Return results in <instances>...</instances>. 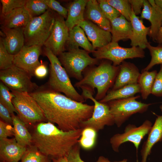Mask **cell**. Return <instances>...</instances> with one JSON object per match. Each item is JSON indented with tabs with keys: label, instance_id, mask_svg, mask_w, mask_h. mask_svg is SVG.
Listing matches in <instances>:
<instances>
[{
	"label": "cell",
	"instance_id": "cell-43",
	"mask_svg": "<svg viewBox=\"0 0 162 162\" xmlns=\"http://www.w3.org/2000/svg\"><path fill=\"white\" fill-rule=\"evenodd\" d=\"M0 117L1 120L11 125H13V120L11 113L8 109L0 103Z\"/></svg>",
	"mask_w": 162,
	"mask_h": 162
},
{
	"label": "cell",
	"instance_id": "cell-8",
	"mask_svg": "<svg viewBox=\"0 0 162 162\" xmlns=\"http://www.w3.org/2000/svg\"><path fill=\"white\" fill-rule=\"evenodd\" d=\"M140 96L112 100L106 103L112 115L114 123L120 128L133 115L146 112L151 104H146L136 99Z\"/></svg>",
	"mask_w": 162,
	"mask_h": 162
},
{
	"label": "cell",
	"instance_id": "cell-46",
	"mask_svg": "<svg viewBox=\"0 0 162 162\" xmlns=\"http://www.w3.org/2000/svg\"><path fill=\"white\" fill-rule=\"evenodd\" d=\"M96 162H128L127 159H124L120 161H111L107 158L103 156H100Z\"/></svg>",
	"mask_w": 162,
	"mask_h": 162
},
{
	"label": "cell",
	"instance_id": "cell-5",
	"mask_svg": "<svg viewBox=\"0 0 162 162\" xmlns=\"http://www.w3.org/2000/svg\"><path fill=\"white\" fill-rule=\"evenodd\" d=\"M55 14L49 9L42 15L31 19L24 29L25 45H44L54 26Z\"/></svg>",
	"mask_w": 162,
	"mask_h": 162
},
{
	"label": "cell",
	"instance_id": "cell-29",
	"mask_svg": "<svg viewBox=\"0 0 162 162\" xmlns=\"http://www.w3.org/2000/svg\"><path fill=\"white\" fill-rule=\"evenodd\" d=\"M156 70L152 71L142 70L139 77L138 83L140 86L142 98L146 99L151 92L154 81L157 74Z\"/></svg>",
	"mask_w": 162,
	"mask_h": 162
},
{
	"label": "cell",
	"instance_id": "cell-19",
	"mask_svg": "<svg viewBox=\"0 0 162 162\" xmlns=\"http://www.w3.org/2000/svg\"><path fill=\"white\" fill-rule=\"evenodd\" d=\"M130 22L132 27V34L130 39V46L145 49L149 43L147 37L149 35L150 26H145L142 20L136 15L132 10Z\"/></svg>",
	"mask_w": 162,
	"mask_h": 162
},
{
	"label": "cell",
	"instance_id": "cell-45",
	"mask_svg": "<svg viewBox=\"0 0 162 162\" xmlns=\"http://www.w3.org/2000/svg\"><path fill=\"white\" fill-rule=\"evenodd\" d=\"M144 0H128L132 10L136 15L140 14L143 8Z\"/></svg>",
	"mask_w": 162,
	"mask_h": 162
},
{
	"label": "cell",
	"instance_id": "cell-24",
	"mask_svg": "<svg viewBox=\"0 0 162 162\" xmlns=\"http://www.w3.org/2000/svg\"><path fill=\"white\" fill-rule=\"evenodd\" d=\"M112 42L118 43L130 39L132 34L130 22L122 15L110 21Z\"/></svg>",
	"mask_w": 162,
	"mask_h": 162
},
{
	"label": "cell",
	"instance_id": "cell-2",
	"mask_svg": "<svg viewBox=\"0 0 162 162\" xmlns=\"http://www.w3.org/2000/svg\"><path fill=\"white\" fill-rule=\"evenodd\" d=\"M83 129L66 131L49 122L38 123L32 134V144L51 158L67 157L78 143Z\"/></svg>",
	"mask_w": 162,
	"mask_h": 162
},
{
	"label": "cell",
	"instance_id": "cell-23",
	"mask_svg": "<svg viewBox=\"0 0 162 162\" xmlns=\"http://www.w3.org/2000/svg\"><path fill=\"white\" fill-rule=\"evenodd\" d=\"M84 17L105 30L110 32V21L105 16L98 1L88 0L86 5Z\"/></svg>",
	"mask_w": 162,
	"mask_h": 162
},
{
	"label": "cell",
	"instance_id": "cell-13",
	"mask_svg": "<svg viewBox=\"0 0 162 162\" xmlns=\"http://www.w3.org/2000/svg\"><path fill=\"white\" fill-rule=\"evenodd\" d=\"M69 29L64 18L56 13L55 23L51 32L44 46L56 56L64 52L69 35Z\"/></svg>",
	"mask_w": 162,
	"mask_h": 162
},
{
	"label": "cell",
	"instance_id": "cell-14",
	"mask_svg": "<svg viewBox=\"0 0 162 162\" xmlns=\"http://www.w3.org/2000/svg\"><path fill=\"white\" fill-rule=\"evenodd\" d=\"M42 46L25 45L14 56V65L25 71L32 76H34L35 69L41 63L39 58L42 52Z\"/></svg>",
	"mask_w": 162,
	"mask_h": 162
},
{
	"label": "cell",
	"instance_id": "cell-41",
	"mask_svg": "<svg viewBox=\"0 0 162 162\" xmlns=\"http://www.w3.org/2000/svg\"><path fill=\"white\" fill-rule=\"evenodd\" d=\"M14 129L11 125L0 120V139L14 136Z\"/></svg>",
	"mask_w": 162,
	"mask_h": 162
},
{
	"label": "cell",
	"instance_id": "cell-35",
	"mask_svg": "<svg viewBox=\"0 0 162 162\" xmlns=\"http://www.w3.org/2000/svg\"><path fill=\"white\" fill-rule=\"evenodd\" d=\"M117 10L128 21H130L132 10L128 0H106Z\"/></svg>",
	"mask_w": 162,
	"mask_h": 162
},
{
	"label": "cell",
	"instance_id": "cell-32",
	"mask_svg": "<svg viewBox=\"0 0 162 162\" xmlns=\"http://www.w3.org/2000/svg\"><path fill=\"white\" fill-rule=\"evenodd\" d=\"M24 6L31 18L42 15L49 9L44 0H26Z\"/></svg>",
	"mask_w": 162,
	"mask_h": 162
},
{
	"label": "cell",
	"instance_id": "cell-38",
	"mask_svg": "<svg viewBox=\"0 0 162 162\" xmlns=\"http://www.w3.org/2000/svg\"><path fill=\"white\" fill-rule=\"evenodd\" d=\"M98 1L104 14L110 21L121 15L117 10L110 5L106 0H99Z\"/></svg>",
	"mask_w": 162,
	"mask_h": 162
},
{
	"label": "cell",
	"instance_id": "cell-50",
	"mask_svg": "<svg viewBox=\"0 0 162 162\" xmlns=\"http://www.w3.org/2000/svg\"><path fill=\"white\" fill-rule=\"evenodd\" d=\"M160 108L161 111L162 112V104L160 105Z\"/></svg>",
	"mask_w": 162,
	"mask_h": 162
},
{
	"label": "cell",
	"instance_id": "cell-44",
	"mask_svg": "<svg viewBox=\"0 0 162 162\" xmlns=\"http://www.w3.org/2000/svg\"><path fill=\"white\" fill-rule=\"evenodd\" d=\"M41 63L35 69L34 76L39 78H43L45 77L48 73L46 66L41 61Z\"/></svg>",
	"mask_w": 162,
	"mask_h": 162
},
{
	"label": "cell",
	"instance_id": "cell-25",
	"mask_svg": "<svg viewBox=\"0 0 162 162\" xmlns=\"http://www.w3.org/2000/svg\"><path fill=\"white\" fill-rule=\"evenodd\" d=\"M83 30L79 25L69 30L66 46L68 50L81 47L89 53L94 51L95 50Z\"/></svg>",
	"mask_w": 162,
	"mask_h": 162
},
{
	"label": "cell",
	"instance_id": "cell-4",
	"mask_svg": "<svg viewBox=\"0 0 162 162\" xmlns=\"http://www.w3.org/2000/svg\"><path fill=\"white\" fill-rule=\"evenodd\" d=\"M44 53L50 62V76L48 82L49 89L63 93L67 97L77 102H84L85 100L74 87L69 76L57 56L45 47Z\"/></svg>",
	"mask_w": 162,
	"mask_h": 162
},
{
	"label": "cell",
	"instance_id": "cell-47",
	"mask_svg": "<svg viewBox=\"0 0 162 162\" xmlns=\"http://www.w3.org/2000/svg\"><path fill=\"white\" fill-rule=\"evenodd\" d=\"M155 42L162 45V24L157 35Z\"/></svg>",
	"mask_w": 162,
	"mask_h": 162
},
{
	"label": "cell",
	"instance_id": "cell-15",
	"mask_svg": "<svg viewBox=\"0 0 162 162\" xmlns=\"http://www.w3.org/2000/svg\"><path fill=\"white\" fill-rule=\"evenodd\" d=\"M83 30L95 50L112 41L110 32L104 30L91 21L85 19L79 25Z\"/></svg>",
	"mask_w": 162,
	"mask_h": 162
},
{
	"label": "cell",
	"instance_id": "cell-34",
	"mask_svg": "<svg viewBox=\"0 0 162 162\" xmlns=\"http://www.w3.org/2000/svg\"><path fill=\"white\" fill-rule=\"evenodd\" d=\"M149 50L151 56V61L144 69L142 70L149 71L154 65L162 64V45L153 46L149 42L147 45V48Z\"/></svg>",
	"mask_w": 162,
	"mask_h": 162
},
{
	"label": "cell",
	"instance_id": "cell-36",
	"mask_svg": "<svg viewBox=\"0 0 162 162\" xmlns=\"http://www.w3.org/2000/svg\"><path fill=\"white\" fill-rule=\"evenodd\" d=\"M14 55L10 53L6 49L2 39H0V69L8 68L14 65Z\"/></svg>",
	"mask_w": 162,
	"mask_h": 162
},
{
	"label": "cell",
	"instance_id": "cell-16",
	"mask_svg": "<svg viewBox=\"0 0 162 162\" xmlns=\"http://www.w3.org/2000/svg\"><path fill=\"white\" fill-rule=\"evenodd\" d=\"M140 18L150 22L151 26L149 36L155 42L162 24V10L156 5L154 0H144Z\"/></svg>",
	"mask_w": 162,
	"mask_h": 162
},
{
	"label": "cell",
	"instance_id": "cell-40",
	"mask_svg": "<svg viewBox=\"0 0 162 162\" xmlns=\"http://www.w3.org/2000/svg\"><path fill=\"white\" fill-rule=\"evenodd\" d=\"M151 94L157 97H162V64L155 79Z\"/></svg>",
	"mask_w": 162,
	"mask_h": 162
},
{
	"label": "cell",
	"instance_id": "cell-6",
	"mask_svg": "<svg viewBox=\"0 0 162 162\" xmlns=\"http://www.w3.org/2000/svg\"><path fill=\"white\" fill-rule=\"evenodd\" d=\"M89 53L78 48L64 52L58 58L69 77L79 81L82 79L83 71L88 66L99 63L100 60L91 57Z\"/></svg>",
	"mask_w": 162,
	"mask_h": 162
},
{
	"label": "cell",
	"instance_id": "cell-9",
	"mask_svg": "<svg viewBox=\"0 0 162 162\" xmlns=\"http://www.w3.org/2000/svg\"><path fill=\"white\" fill-rule=\"evenodd\" d=\"M82 95L85 100H91L94 103L93 111L91 117L83 122L81 125L82 129L90 127L97 132L103 130L106 126H112L115 124L113 117L110 113L107 103H102L96 100L93 96V91L85 86L80 87Z\"/></svg>",
	"mask_w": 162,
	"mask_h": 162
},
{
	"label": "cell",
	"instance_id": "cell-1",
	"mask_svg": "<svg viewBox=\"0 0 162 162\" xmlns=\"http://www.w3.org/2000/svg\"><path fill=\"white\" fill-rule=\"evenodd\" d=\"M42 110L46 120L66 131L81 128L92 116L94 105L77 102L60 92L37 89L29 93Z\"/></svg>",
	"mask_w": 162,
	"mask_h": 162
},
{
	"label": "cell",
	"instance_id": "cell-49",
	"mask_svg": "<svg viewBox=\"0 0 162 162\" xmlns=\"http://www.w3.org/2000/svg\"><path fill=\"white\" fill-rule=\"evenodd\" d=\"M156 5L162 10V0H155Z\"/></svg>",
	"mask_w": 162,
	"mask_h": 162
},
{
	"label": "cell",
	"instance_id": "cell-21",
	"mask_svg": "<svg viewBox=\"0 0 162 162\" xmlns=\"http://www.w3.org/2000/svg\"><path fill=\"white\" fill-rule=\"evenodd\" d=\"M1 18V27L5 28H24L32 18L25 6L16 8Z\"/></svg>",
	"mask_w": 162,
	"mask_h": 162
},
{
	"label": "cell",
	"instance_id": "cell-39",
	"mask_svg": "<svg viewBox=\"0 0 162 162\" xmlns=\"http://www.w3.org/2000/svg\"><path fill=\"white\" fill-rule=\"evenodd\" d=\"M49 9L57 12L64 18H67L68 9L62 6L58 1L55 0H44Z\"/></svg>",
	"mask_w": 162,
	"mask_h": 162
},
{
	"label": "cell",
	"instance_id": "cell-48",
	"mask_svg": "<svg viewBox=\"0 0 162 162\" xmlns=\"http://www.w3.org/2000/svg\"><path fill=\"white\" fill-rule=\"evenodd\" d=\"M52 162H68L67 157L58 158H51Z\"/></svg>",
	"mask_w": 162,
	"mask_h": 162
},
{
	"label": "cell",
	"instance_id": "cell-7",
	"mask_svg": "<svg viewBox=\"0 0 162 162\" xmlns=\"http://www.w3.org/2000/svg\"><path fill=\"white\" fill-rule=\"evenodd\" d=\"M10 90L14 96L12 102L17 116L26 125L46 120L39 105L29 93Z\"/></svg>",
	"mask_w": 162,
	"mask_h": 162
},
{
	"label": "cell",
	"instance_id": "cell-18",
	"mask_svg": "<svg viewBox=\"0 0 162 162\" xmlns=\"http://www.w3.org/2000/svg\"><path fill=\"white\" fill-rule=\"evenodd\" d=\"M119 66L118 73L111 90H116L127 85L138 83L140 73L135 64L124 61Z\"/></svg>",
	"mask_w": 162,
	"mask_h": 162
},
{
	"label": "cell",
	"instance_id": "cell-17",
	"mask_svg": "<svg viewBox=\"0 0 162 162\" xmlns=\"http://www.w3.org/2000/svg\"><path fill=\"white\" fill-rule=\"evenodd\" d=\"M27 147L20 145L14 138L0 139V162H19Z\"/></svg>",
	"mask_w": 162,
	"mask_h": 162
},
{
	"label": "cell",
	"instance_id": "cell-28",
	"mask_svg": "<svg viewBox=\"0 0 162 162\" xmlns=\"http://www.w3.org/2000/svg\"><path fill=\"white\" fill-rule=\"evenodd\" d=\"M140 92V88L138 83L127 85L118 89L109 91L105 97L99 101L106 103L110 101L128 98L134 96Z\"/></svg>",
	"mask_w": 162,
	"mask_h": 162
},
{
	"label": "cell",
	"instance_id": "cell-33",
	"mask_svg": "<svg viewBox=\"0 0 162 162\" xmlns=\"http://www.w3.org/2000/svg\"><path fill=\"white\" fill-rule=\"evenodd\" d=\"M14 94L10 91V89L2 82H0V103L5 106L11 114L18 112L14 107L12 100L14 97Z\"/></svg>",
	"mask_w": 162,
	"mask_h": 162
},
{
	"label": "cell",
	"instance_id": "cell-31",
	"mask_svg": "<svg viewBox=\"0 0 162 162\" xmlns=\"http://www.w3.org/2000/svg\"><path fill=\"white\" fill-rule=\"evenodd\" d=\"M97 132L91 128H83L78 142L80 147L87 150L92 148L96 143Z\"/></svg>",
	"mask_w": 162,
	"mask_h": 162
},
{
	"label": "cell",
	"instance_id": "cell-30",
	"mask_svg": "<svg viewBox=\"0 0 162 162\" xmlns=\"http://www.w3.org/2000/svg\"><path fill=\"white\" fill-rule=\"evenodd\" d=\"M21 162H51L49 157L40 152L33 145L27 147Z\"/></svg>",
	"mask_w": 162,
	"mask_h": 162
},
{
	"label": "cell",
	"instance_id": "cell-42",
	"mask_svg": "<svg viewBox=\"0 0 162 162\" xmlns=\"http://www.w3.org/2000/svg\"><path fill=\"white\" fill-rule=\"evenodd\" d=\"M80 148L79 143L73 147L67 156L68 162H85L80 157Z\"/></svg>",
	"mask_w": 162,
	"mask_h": 162
},
{
	"label": "cell",
	"instance_id": "cell-51",
	"mask_svg": "<svg viewBox=\"0 0 162 162\" xmlns=\"http://www.w3.org/2000/svg\"></svg>",
	"mask_w": 162,
	"mask_h": 162
},
{
	"label": "cell",
	"instance_id": "cell-3",
	"mask_svg": "<svg viewBox=\"0 0 162 162\" xmlns=\"http://www.w3.org/2000/svg\"><path fill=\"white\" fill-rule=\"evenodd\" d=\"M119 66H115L109 60L102 61L98 66L84 70L82 79L75 83L74 86L88 87L93 91L97 90L95 98L99 101L106 95L108 90L113 86L118 73Z\"/></svg>",
	"mask_w": 162,
	"mask_h": 162
},
{
	"label": "cell",
	"instance_id": "cell-10",
	"mask_svg": "<svg viewBox=\"0 0 162 162\" xmlns=\"http://www.w3.org/2000/svg\"><path fill=\"white\" fill-rule=\"evenodd\" d=\"M93 56L99 60L106 59L112 62L115 66H119L125 59L145 57L144 50L138 47L126 48L119 46L118 43L111 42L95 50Z\"/></svg>",
	"mask_w": 162,
	"mask_h": 162
},
{
	"label": "cell",
	"instance_id": "cell-22",
	"mask_svg": "<svg viewBox=\"0 0 162 162\" xmlns=\"http://www.w3.org/2000/svg\"><path fill=\"white\" fill-rule=\"evenodd\" d=\"M162 141V115L157 116L154 124L143 143L140 151L141 162H146L148 157L151 153L152 147Z\"/></svg>",
	"mask_w": 162,
	"mask_h": 162
},
{
	"label": "cell",
	"instance_id": "cell-20",
	"mask_svg": "<svg viewBox=\"0 0 162 162\" xmlns=\"http://www.w3.org/2000/svg\"><path fill=\"white\" fill-rule=\"evenodd\" d=\"M1 28L5 36L1 38L6 49L10 53L16 55L25 45L24 28Z\"/></svg>",
	"mask_w": 162,
	"mask_h": 162
},
{
	"label": "cell",
	"instance_id": "cell-12",
	"mask_svg": "<svg viewBox=\"0 0 162 162\" xmlns=\"http://www.w3.org/2000/svg\"><path fill=\"white\" fill-rule=\"evenodd\" d=\"M152 124V122L146 120L138 127L129 124L125 127L123 133L114 135L110 139L112 149L115 152H119L120 146L126 142H132L136 148V154L141 142L145 136L149 132Z\"/></svg>",
	"mask_w": 162,
	"mask_h": 162
},
{
	"label": "cell",
	"instance_id": "cell-26",
	"mask_svg": "<svg viewBox=\"0 0 162 162\" xmlns=\"http://www.w3.org/2000/svg\"><path fill=\"white\" fill-rule=\"evenodd\" d=\"M87 2V0H75L69 4L65 20L69 30L85 20L84 14Z\"/></svg>",
	"mask_w": 162,
	"mask_h": 162
},
{
	"label": "cell",
	"instance_id": "cell-37",
	"mask_svg": "<svg viewBox=\"0 0 162 162\" xmlns=\"http://www.w3.org/2000/svg\"><path fill=\"white\" fill-rule=\"evenodd\" d=\"M26 0H0L2 4L1 16L6 15L13 10L25 6Z\"/></svg>",
	"mask_w": 162,
	"mask_h": 162
},
{
	"label": "cell",
	"instance_id": "cell-11",
	"mask_svg": "<svg viewBox=\"0 0 162 162\" xmlns=\"http://www.w3.org/2000/svg\"><path fill=\"white\" fill-rule=\"evenodd\" d=\"M32 77L25 71L14 65L0 71V80L10 90L29 93L38 88L32 81Z\"/></svg>",
	"mask_w": 162,
	"mask_h": 162
},
{
	"label": "cell",
	"instance_id": "cell-27",
	"mask_svg": "<svg viewBox=\"0 0 162 162\" xmlns=\"http://www.w3.org/2000/svg\"><path fill=\"white\" fill-rule=\"evenodd\" d=\"M14 129V136L17 143L22 146L28 147L32 144V136L26 125L17 116L11 114Z\"/></svg>",
	"mask_w": 162,
	"mask_h": 162
}]
</instances>
